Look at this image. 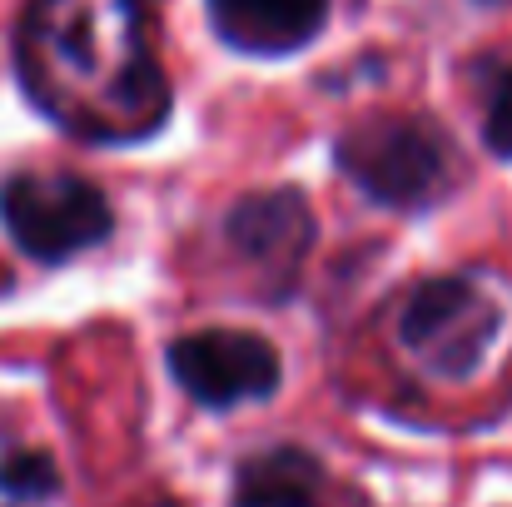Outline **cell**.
Segmentation results:
<instances>
[{
    "label": "cell",
    "mask_w": 512,
    "mask_h": 507,
    "mask_svg": "<svg viewBox=\"0 0 512 507\" xmlns=\"http://www.w3.org/2000/svg\"><path fill=\"white\" fill-rule=\"evenodd\" d=\"M15 70L30 105L85 145H140L170 125V75L135 0H30Z\"/></svg>",
    "instance_id": "obj_1"
},
{
    "label": "cell",
    "mask_w": 512,
    "mask_h": 507,
    "mask_svg": "<svg viewBox=\"0 0 512 507\" xmlns=\"http://www.w3.org/2000/svg\"><path fill=\"white\" fill-rule=\"evenodd\" d=\"M334 160L343 179L383 209H428L458 179L453 140L423 115H373L343 130Z\"/></svg>",
    "instance_id": "obj_2"
},
{
    "label": "cell",
    "mask_w": 512,
    "mask_h": 507,
    "mask_svg": "<svg viewBox=\"0 0 512 507\" xmlns=\"http://www.w3.org/2000/svg\"><path fill=\"white\" fill-rule=\"evenodd\" d=\"M0 219L10 239L40 259L65 264L95 244H105L115 214L95 179L65 174V169H20L0 184Z\"/></svg>",
    "instance_id": "obj_3"
},
{
    "label": "cell",
    "mask_w": 512,
    "mask_h": 507,
    "mask_svg": "<svg viewBox=\"0 0 512 507\" xmlns=\"http://www.w3.org/2000/svg\"><path fill=\"white\" fill-rule=\"evenodd\" d=\"M498 329H503L498 304L483 294V284L463 274L423 279L398 314L403 348L438 378H468L488 358Z\"/></svg>",
    "instance_id": "obj_4"
},
{
    "label": "cell",
    "mask_w": 512,
    "mask_h": 507,
    "mask_svg": "<svg viewBox=\"0 0 512 507\" xmlns=\"http://www.w3.org/2000/svg\"><path fill=\"white\" fill-rule=\"evenodd\" d=\"M170 373L194 403L224 413L279 388V353L269 338L244 329H199L170 343Z\"/></svg>",
    "instance_id": "obj_5"
},
{
    "label": "cell",
    "mask_w": 512,
    "mask_h": 507,
    "mask_svg": "<svg viewBox=\"0 0 512 507\" xmlns=\"http://www.w3.org/2000/svg\"><path fill=\"white\" fill-rule=\"evenodd\" d=\"M224 234H229L234 254H244L249 264H259L269 274H294L314 244V214L299 189H259L229 209Z\"/></svg>",
    "instance_id": "obj_6"
},
{
    "label": "cell",
    "mask_w": 512,
    "mask_h": 507,
    "mask_svg": "<svg viewBox=\"0 0 512 507\" xmlns=\"http://www.w3.org/2000/svg\"><path fill=\"white\" fill-rule=\"evenodd\" d=\"M204 10L214 35L244 55L304 50L329 20V0H204Z\"/></svg>",
    "instance_id": "obj_7"
},
{
    "label": "cell",
    "mask_w": 512,
    "mask_h": 507,
    "mask_svg": "<svg viewBox=\"0 0 512 507\" xmlns=\"http://www.w3.org/2000/svg\"><path fill=\"white\" fill-rule=\"evenodd\" d=\"M319 463L304 448H269L234 478V507H319Z\"/></svg>",
    "instance_id": "obj_8"
},
{
    "label": "cell",
    "mask_w": 512,
    "mask_h": 507,
    "mask_svg": "<svg viewBox=\"0 0 512 507\" xmlns=\"http://www.w3.org/2000/svg\"><path fill=\"white\" fill-rule=\"evenodd\" d=\"M60 493V473L50 463V453L20 448L10 458H0V498L5 503H45Z\"/></svg>",
    "instance_id": "obj_9"
},
{
    "label": "cell",
    "mask_w": 512,
    "mask_h": 507,
    "mask_svg": "<svg viewBox=\"0 0 512 507\" xmlns=\"http://www.w3.org/2000/svg\"><path fill=\"white\" fill-rule=\"evenodd\" d=\"M483 140L493 155L512 160V70L493 85V100H488V120H483Z\"/></svg>",
    "instance_id": "obj_10"
},
{
    "label": "cell",
    "mask_w": 512,
    "mask_h": 507,
    "mask_svg": "<svg viewBox=\"0 0 512 507\" xmlns=\"http://www.w3.org/2000/svg\"><path fill=\"white\" fill-rule=\"evenodd\" d=\"M5 289H10V269L0 264V294H5Z\"/></svg>",
    "instance_id": "obj_11"
}]
</instances>
